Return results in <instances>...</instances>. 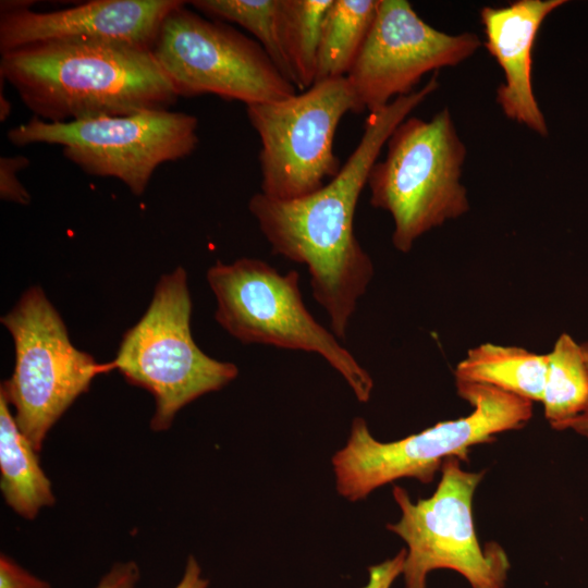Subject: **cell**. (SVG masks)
I'll return each mask as SVG.
<instances>
[{
  "label": "cell",
  "mask_w": 588,
  "mask_h": 588,
  "mask_svg": "<svg viewBox=\"0 0 588 588\" xmlns=\"http://www.w3.org/2000/svg\"><path fill=\"white\" fill-rule=\"evenodd\" d=\"M216 297V321L244 344H262L320 355L366 403L373 380L332 331L307 309L296 270L280 273L268 262L242 257L217 261L206 274Z\"/></svg>",
  "instance_id": "5b68a950"
},
{
  "label": "cell",
  "mask_w": 588,
  "mask_h": 588,
  "mask_svg": "<svg viewBox=\"0 0 588 588\" xmlns=\"http://www.w3.org/2000/svg\"><path fill=\"white\" fill-rule=\"evenodd\" d=\"M189 3L210 19L236 23L248 30L292 83L281 44V0H195Z\"/></svg>",
  "instance_id": "ffe728a7"
},
{
  "label": "cell",
  "mask_w": 588,
  "mask_h": 588,
  "mask_svg": "<svg viewBox=\"0 0 588 588\" xmlns=\"http://www.w3.org/2000/svg\"><path fill=\"white\" fill-rule=\"evenodd\" d=\"M485 471L470 473L456 457L441 466L433 494L413 502L399 486L392 490L401 517L387 525L406 543L403 567L405 588H426L431 571L453 569L471 588H504L510 562L497 542L481 547L473 520V497Z\"/></svg>",
  "instance_id": "9c48e42d"
},
{
  "label": "cell",
  "mask_w": 588,
  "mask_h": 588,
  "mask_svg": "<svg viewBox=\"0 0 588 588\" xmlns=\"http://www.w3.org/2000/svg\"><path fill=\"white\" fill-rule=\"evenodd\" d=\"M348 112L359 113V107L346 77L316 82L282 100L246 106L261 144L260 193L291 200L333 179L342 167L334 137Z\"/></svg>",
  "instance_id": "30bf717a"
},
{
  "label": "cell",
  "mask_w": 588,
  "mask_h": 588,
  "mask_svg": "<svg viewBox=\"0 0 588 588\" xmlns=\"http://www.w3.org/2000/svg\"><path fill=\"white\" fill-rule=\"evenodd\" d=\"M186 3L168 14L151 49L179 97L211 94L249 106L296 94L256 40Z\"/></svg>",
  "instance_id": "8fae6325"
},
{
  "label": "cell",
  "mask_w": 588,
  "mask_h": 588,
  "mask_svg": "<svg viewBox=\"0 0 588 588\" xmlns=\"http://www.w3.org/2000/svg\"><path fill=\"white\" fill-rule=\"evenodd\" d=\"M458 395L473 412L441 421L397 441L381 442L363 417H355L346 444L332 456L335 489L356 502L401 478L431 482L449 457L468 462L469 449L522 428L532 416V402L490 385L456 381Z\"/></svg>",
  "instance_id": "3957f363"
},
{
  "label": "cell",
  "mask_w": 588,
  "mask_h": 588,
  "mask_svg": "<svg viewBox=\"0 0 588 588\" xmlns=\"http://www.w3.org/2000/svg\"><path fill=\"white\" fill-rule=\"evenodd\" d=\"M332 0H281L280 33L293 85L315 83L321 25Z\"/></svg>",
  "instance_id": "d6986e66"
},
{
  "label": "cell",
  "mask_w": 588,
  "mask_h": 588,
  "mask_svg": "<svg viewBox=\"0 0 588 588\" xmlns=\"http://www.w3.org/2000/svg\"><path fill=\"white\" fill-rule=\"evenodd\" d=\"M38 454L0 392V489L7 505L26 519L56 501Z\"/></svg>",
  "instance_id": "9a60e30c"
},
{
  "label": "cell",
  "mask_w": 588,
  "mask_h": 588,
  "mask_svg": "<svg viewBox=\"0 0 588 588\" xmlns=\"http://www.w3.org/2000/svg\"><path fill=\"white\" fill-rule=\"evenodd\" d=\"M29 164L25 156L0 158V196L4 200L27 205L30 196L17 177L19 171Z\"/></svg>",
  "instance_id": "44dd1931"
},
{
  "label": "cell",
  "mask_w": 588,
  "mask_h": 588,
  "mask_svg": "<svg viewBox=\"0 0 588 588\" xmlns=\"http://www.w3.org/2000/svg\"><path fill=\"white\" fill-rule=\"evenodd\" d=\"M0 588H51L50 584L28 573L7 554L0 556Z\"/></svg>",
  "instance_id": "7402d4cb"
},
{
  "label": "cell",
  "mask_w": 588,
  "mask_h": 588,
  "mask_svg": "<svg viewBox=\"0 0 588 588\" xmlns=\"http://www.w3.org/2000/svg\"><path fill=\"white\" fill-rule=\"evenodd\" d=\"M209 581L201 575V567L195 556L186 560L183 576L174 588H208Z\"/></svg>",
  "instance_id": "d4e9b609"
},
{
  "label": "cell",
  "mask_w": 588,
  "mask_h": 588,
  "mask_svg": "<svg viewBox=\"0 0 588 588\" xmlns=\"http://www.w3.org/2000/svg\"><path fill=\"white\" fill-rule=\"evenodd\" d=\"M385 146L368 176L369 201L391 215L392 244L408 253L420 236L469 210L462 183L467 149L448 108L429 120L406 118Z\"/></svg>",
  "instance_id": "277c9868"
},
{
  "label": "cell",
  "mask_w": 588,
  "mask_h": 588,
  "mask_svg": "<svg viewBox=\"0 0 588 588\" xmlns=\"http://www.w3.org/2000/svg\"><path fill=\"white\" fill-rule=\"evenodd\" d=\"M180 0H93L37 12L32 1L0 12V52L45 42L122 46L151 50L162 22Z\"/></svg>",
  "instance_id": "4fadbf2b"
},
{
  "label": "cell",
  "mask_w": 588,
  "mask_h": 588,
  "mask_svg": "<svg viewBox=\"0 0 588 588\" xmlns=\"http://www.w3.org/2000/svg\"><path fill=\"white\" fill-rule=\"evenodd\" d=\"M548 354L519 346L483 343L468 351L456 365V381L474 382L541 402L547 379Z\"/></svg>",
  "instance_id": "2e32d148"
},
{
  "label": "cell",
  "mask_w": 588,
  "mask_h": 588,
  "mask_svg": "<svg viewBox=\"0 0 588 588\" xmlns=\"http://www.w3.org/2000/svg\"><path fill=\"white\" fill-rule=\"evenodd\" d=\"M542 404L544 416L558 430L588 408V370L581 344L562 333L548 353Z\"/></svg>",
  "instance_id": "ac0fdd59"
},
{
  "label": "cell",
  "mask_w": 588,
  "mask_h": 588,
  "mask_svg": "<svg viewBox=\"0 0 588 588\" xmlns=\"http://www.w3.org/2000/svg\"><path fill=\"white\" fill-rule=\"evenodd\" d=\"M565 0H517L503 7H483L480 22L486 49L502 70L495 91L503 114L540 136L549 127L532 87V50L543 21Z\"/></svg>",
  "instance_id": "5bb4252c"
},
{
  "label": "cell",
  "mask_w": 588,
  "mask_h": 588,
  "mask_svg": "<svg viewBox=\"0 0 588 588\" xmlns=\"http://www.w3.org/2000/svg\"><path fill=\"white\" fill-rule=\"evenodd\" d=\"M581 350H583V356H584L585 365H586V368L588 370V343L581 344Z\"/></svg>",
  "instance_id": "83f0119b"
},
{
  "label": "cell",
  "mask_w": 588,
  "mask_h": 588,
  "mask_svg": "<svg viewBox=\"0 0 588 588\" xmlns=\"http://www.w3.org/2000/svg\"><path fill=\"white\" fill-rule=\"evenodd\" d=\"M406 549L382 563L368 567V583L363 588H391L394 580L402 575Z\"/></svg>",
  "instance_id": "603a6c76"
},
{
  "label": "cell",
  "mask_w": 588,
  "mask_h": 588,
  "mask_svg": "<svg viewBox=\"0 0 588 588\" xmlns=\"http://www.w3.org/2000/svg\"><path fill=\"white\" fill-rule=\"evenodd\" d=\"M197 131L195 115L168 109L68 123L33 117L7 136L19 147L58 145L85 173L120 180L139 196L159 166L186 158L197 148Z\"/></svg>",
  "instance_id": "ba28073f"
},
{
  "label": "cell",
  "mask_w": 588,
  "mask_h": 588,
  "mask_svg": "<svg viewBox=\"0 0 588 588\" xmlns=\"http://www.w3.org/2000/svg\"><path fill=\"white\" fill-rule=\"evenodd\" d=\"M483 42L471 32L451 35L425 22L406 0H379L368 36L346 78L359 113L415 91L422 76L456 66Z\"/></svg>",
  "instance_id": "7c38bea8"
},
{
  "label": "cell",
  "mask_w": 588,
  "mask_h": 588,
  "mask_svg": "<svg viewBox=\"0 0 588 588\" xmlns=\"http://www.w3.org/2000/svg\"><path fill=\"white\" fill-rule=\"evenodd\" d=\"M400 122L401 115L392 108L369 113L357 146L320 189L291 200L259 192L248 201L272 254L307 267L313 296L339 340L347 338L358 301L375 274L373 262L355 235L357 203Z\"/></svg>",
  "instance_id": "6da1fadb"
},
{
  "label": "cell",
  "mask_w": 588,
  "mask_h": 588,
  "mask_svg": "<svg viewBox=\"0 0 588 588\" xmlns=\"http://www.w3.org/2000/svg\"><path fill=\"white\" fill-rule=\"evenodd\" d=\"M379 0H332L324 13L315 83L346 77L376 17Z\"/></svg>",
  "instance_id": "e0dca14e"
},
{
  "label": "cell",
  "mask_w": 588,
  "mask_h": 588,
  "mask_svg": "<svg viewBox=\"0 0 588 588\" xmlns=\"http://www.w3.org/2000/svg\"><path fill=\"white\" fill-rule=\"evenodd\" d=\"M565 429H573L579 434L588 437V408L568 421L565 426Z\"/></svg>",
  "instance_id": "484cf974"
},
{
  "label": "cell",
  "mask_w": 588,
  "mask_h": 588,
  "mask_svg": "<svg viewBox=\"0 0 588 588\" xmlns=\"http://www.w3.org/2000/svg\"><path fill=\"white\" fill-rule=\"evenodd\" d=\"M139 577V567L134 561L117 563L101 577L95 588H135Z\"/></svg>",
  "instance_id": "cb8c5ba5"
},
{
  "label": "cell",
  "mask_w": 588,
  "mask_h": 588,
  "mask_svg": "<svg viewBox=\"0 0 588 588\" xmlns=\"http://www.w3.org/2000/svg\"><path fill=\"white\" fill-rule=\"evenodd\" d=\"M1 322L15 351L14 369L1 384L21 431L37 452L47 433L93 379L112 370L70 341L66 327L39 286L26 290Z\"/></svg>",
  "instance_id": "52a82bcc"
},
{
  "label": "cell",
  "mask_w": 588,
  "mask_h": 588,
  "mask_svg": "<svg viewBox=\"0 0 588 588\" xmlns=\"http://www.w3.org/2000/svg\"><path fill=\"white\" fill-rule=\"evenodd\" d=\"M0 79L50 123L168 110L179 98L151 50L133 47L30 45L1 53Z\"/></svg>",
  "instance_id": "7a4b0ae2"
},
{
  "label": "cell",
  "mask_w": 588,
  "mask_h": 588,
  "mask_svg": "<svg viewBox=\"0 0 588 588\" xmlns=\"http://www.w3.org/2000/svg\"><path fill=\"white\" fill-rule=\"evenodd\" d=\"M11 112L10 101L0 93V121H5Z\"/></svg>",
  "instance_id": "4316f807"
},
{
  "label": "cell",
  "mask_w": 588,
  "mask_h": 588,
  "mask_svg": "<svg viewBox=\"0 0 588 588\" xmlns=\"http://www.w3.org/2000/svg\"><path fill=\"white\" fill-rule=\"evenodd\" d=\"M192 299L182 267L163 274L144 316L124 334L110 363L127 382L155 399L154 431L169 429L179 411L219 391L238 375L236 365L208 356L191 332Z\"/></svg>",
  "instance_id": "8992f818"
}]
</instances>
